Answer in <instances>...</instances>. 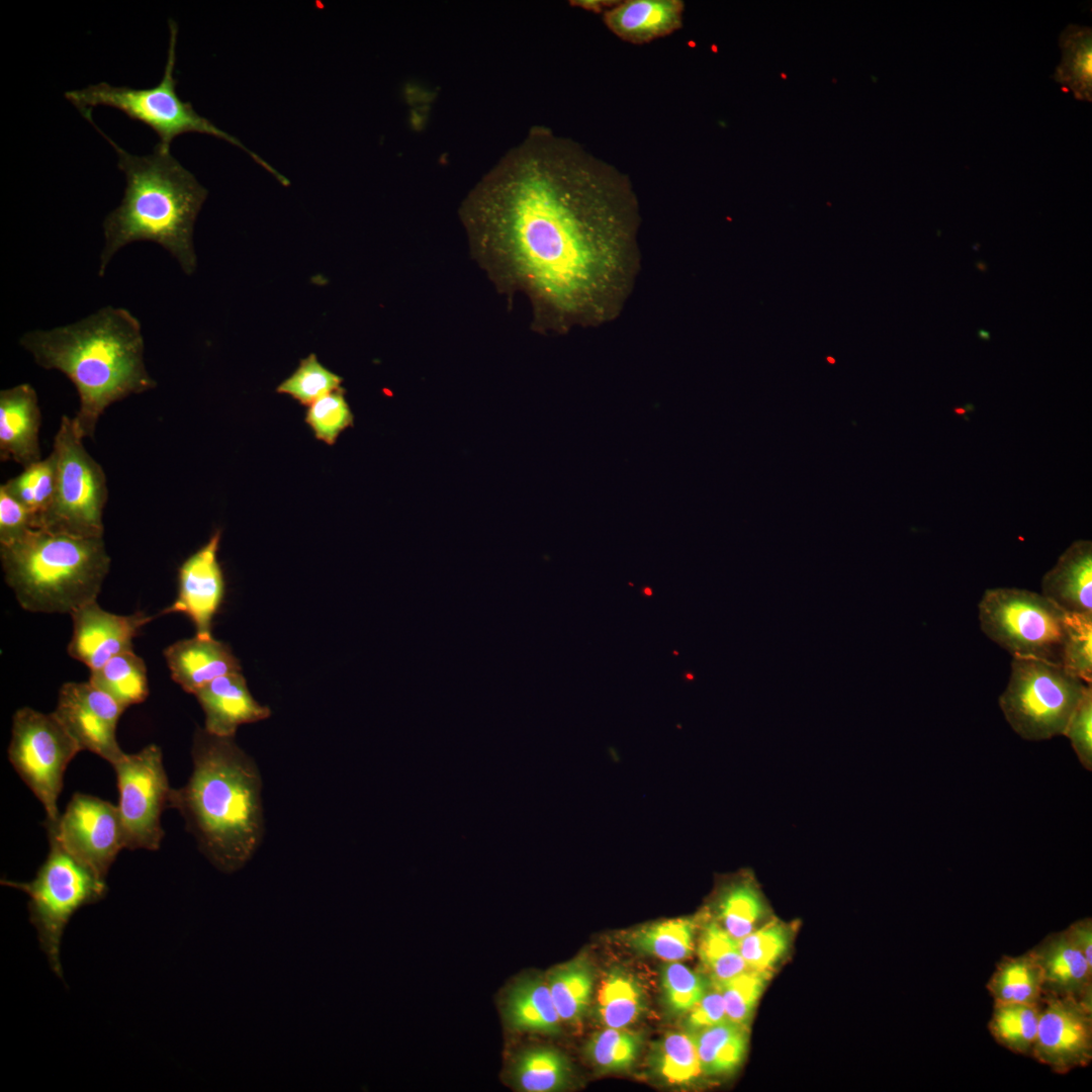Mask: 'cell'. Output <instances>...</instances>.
Masks as SVG:
<instances>
[{"instance_id":"obj_1","label":"cell","mask_w":1092,"mask_h":1092,"mask_svg":"<svg viewBox=\"0 0 1092 1092\" xmlns=\"http://www.w3.org/2000/svg\"><path fill=\"white\" fill-rule=\"evenodd\" d=\"M460 218L495 285L529 299L534 330L605 325L633 290L640 211L629 177L547 127H532L483 176Z\"/></svg>"},{"instance_id":"obj_2","label":"cell","mask_w":1092,"mask_h":1092,"mask_svg":"<svg viewBox=\"0 0 1092 1092\" xmlns=\"http://www.w3.org/2000/svg\"><path fill=\"white\" fill-rule=\"evenodd\" d=\"M188 782L173 789L169 808L183 817L200 851L220 872L242 869L263 839L262 778L234 737L195 730Z\"/></svg>"},{"instance_id":"obj_3","label":"cell","mask_w":1092,"mask_h":1092,"mask_svg":"<svg viewBox=\"0 0 1092 1092\" xmlns=\"http://www.w3.org/2000/svg\"><path fill=\"white\" fill-rule=\"evenodd\" d=\"M19 344L38 366L75 385L80 404L73 420L83 439L94 437L110 404L157 385L145 365L141 324L123 307L106 305L67 326L26 332Z\"/></svg>"},{"instance_id":"obj_4","label":"cell","mask_w":1092,"mask_h":1092,"mask_svg":"<svg viewBox=\"0 0 1092 1092\" xmlns=\"http://www.w3.org/2000/svg\"><path fill=\"white\" fill-rule=\"evenodd\" d=\"M94 126L115 149L117 166L126 182L120 204L103 221L99 276L104 275L121 248L138 241L160 245L178 261L184 273L191 275L197 264L194 223L207 190L171 155L170 149L157 144L151 155L134 156Z\"/></svg>"},{"instance_id":"obj_5","label":"cell","mask_w":1092,"mask_h":1092,"mask_svg":"<svg viewBox=\"0 0 1092 1092\" xmlns=\"http://www.w3.org/2000/svg\"><path fill=\"white\" fill-rule=\"evenodd\" d=\"M6 583L17 602L34 613L71 614L96 601L110 568L103 538L31 529L0 545Z\"/></svg>"},{"instance_id":"obj_6","label":"cell","mask_w":1092,"mask_h":1092,"mask_svg":"<svg viewBox=\"0 0 1092 1092\" xmlns=\"http://www.w3.org/2000/svg\"><path fill=\"white\" fill-rule=\"evenodd\" d=\"M169 27L167 63L162 80L154 87L135 89L126 86L116 87L101 82L80 90L68 91L65 97L89 121L92 120V109L98 105L122 111L130 119L152 128L159 136L158 145L165 149H170V144L175 138L187 132H200L224 140L248 153L254 161L286 185L288 180L263 158L249 150L237 138L199 115L190 102L179 98L176 92L177 80L174 76L178 26L174 20L170 19Z\"/></svg>"},{"instance_id":"obj_7","label":"cell","mask_w":1092,"mask_h":1092,"mask_svg":"<svg viewBox=\"0 0 1092 1092\" xmlns=\"http://www.w3.org/2000/svg\"><path fill=\"white\" fill-rule=\"evenodd\" d=\"M50 851L35 877L28 882L2 880L1 884L28 896L29 921L52 971L63 978L60 959L65 928L82 907L106 894L105 879L70 853L51 833Z\"/></svg>"},{"instance_id":"obj_8","label":"cell","mask_w":1092,"mask_h":1092,"mask_svg":"<svg viewBox=\"0 0 1092 1092\" xmlns=\"http://www.w3.org/2000/svg\"><path fill=\"white\" fill-rule=\"evenodd\" d=\"M56 485L36 529L84 538H102L108 496L102 466L90 456L73 418L63 416L54 438Z\"/></svg>"},{"instance_id":"obj_9","label":"cell","mask_w":1092,"mask_h":1092,"mask_svg":"<svg viewBox=\"0 0 1092 1092\" xmlns=\"http://www.w3.org/2000/svg\"><path fill=\"white\" fill-rule=\"evenodd\" d=\"M1088 686L1062 664L1015 656L999 706L1021 738L1046 740L1064 734Z\"/></svg>"},{"instance_id":"obj_10","label":"cell","mask_w":1092,"mask_h":1092,"mask_svg":"<svg viewBox=\"0 0 1092 1092\" xmlns=\"http://www.w3.org/2000/svg\"><path fill=\"white\" fill-rule=\"evenodd\" d=\"M978 607L982 631L1012 657L1062 664L1066 613L1041 594L1014 587L990 588Z\"/></svg>"},{"instance_id":"obj_11","label":"cell","mask_w":1092,"mask_h":1092,"mask_svg":"<svg viewBox=\"0 0 1092 1092\" xmlns=\"http://www.w3.org/2000/svg\"><path fill=\"white\" fill-rule=\"evenodd\" d=\"M82 751L54 712L46 714L29 707L12 717L8 747L10 763L39 800L46 822H58V798L70 761Z\"/></svg>"},{"instance_id":"obj_12","label":"cell","mask_w":1092,"mask_h":1092,"mask_svg":"<svg viewBox=\"0 0 1092 1092\" xmlns=\"http://www.w3.org/2000/svg\"><path fill=\"white\" fill-rule=\"evenodd\" d=\"M113 767L126 848L159 849L165 835L161 814L169 807L172 791L161 748L149 744L139 752L125 753Z\"/></svg>"},{"instance_id":"obj_13","label":"cell","mask_w":1092,"mask_h":1092,"mask_svg":"<svg viewBox=\"0 0 1092 1092\" xmlns=\"http://www.w3.org/2000/svg\"><path fill=\"white\" fill-rule=\"evenodd\" d=\"M48 833L57 837L75 857L105 879L121 849L125 833L117 805L100 798L75 793L58 822H44Z\"/></svg>"},{"instance_id":"obj_14","label":"cell","mask_w":1092,"mask_h":1092,"mask_svg":"<svg viewBox=\"0 0 1092 1092\" xmlns=\"http://www.w3.org/2000/svg\"><path fill=\"white\" fill-rule=\"evenodd\" d=\"M1030 1057L1066 1074L1092 1060V1008L1078 998L1043 993Z\"/></svg>"},{"instance_id":"obj_15","label":"cell","mask_w":1092,"mask_h":1092,"mask_svg":"<svg viewBox=\"0 0 1092 1092\" xmlns=\"http://www.w3.org/2000/svg\"><path fill=\"white\" fill-rule=\"evenodd\" d=\"M124 709L89 680L64 684L54 714L78 743L110 764L125 753L116 739V728Z\"/></svg>"},{"instance_id":"obj_16","label":"cell","mask_w":1092,"mask_h":1092,"mask_svg":"<svg viewBox=\"0 0 1092 1092\" xmlns=\"http://www.w3.org/2000/svg\"><path fill=\"white\" fill-rule=\"evenodd\" d=\"M220 530L213 532L207 543L191 554L178 570V594L162 615L182 613L193 623L196 636L212 637L213 618L225 595V580L217 551Z\"/></svg>"},{"instance_id":"obj_17","label":"cell","mask_w":1092,"mask_h":1092,"mask_svg":"<svg viewBox=\"0 0 1092 1092\" xmlns=\"http://www.w3.org/2000/svg\"><path fill=\"white\" fill-rule=\"evenodd\" d=\"M70 615L73 635L68 653L90 670L101 667L115 655L132 650L133 638L154 619L143 612L126 616L112 614L101 609L96 601Z\"/></svg>"},{"instance_id":"obj_18","label":"cell","mask_w":1092,"mask_h":1092,"mask_svg":"<svg viewBox=\"0 0 1092 1092\" xmlns=\"http://www.w3.org/2000/svg\"><path fill=\"white\" fill-rule=\"evenodd\" d=\"M40 410L36 391L21 383L0 391V458L23 468L41 460Z\"/></svg>"},{"instance_id":"obj_19","label":"cell","mask_w":1092,"mask_h":1092,"mask_svg":"<svg viewBox=\"0 0 1092 1092\" xmlns=\"http://www.w3.org/2000/svg\"><path fill=\"white\" fill-rule=\"evenodd\" d=\"M194 696L205 715L204 729L211 734L235 737L239 726L265 720L271 715L250 693L241 672L219 676Z\"/></svg>"},{"instance_id":"obj_20","label":"cell","mask_w":1092,"mask_h":1092,"mask_svg":"<svg viewBox=\"0 0 1092 1092\" xmlns=\"http://www.w3.org/2000/svg\"><path fill=\"white\" fill-rule=\"evenodd\" d=\"M164 656L172 679L193 695L219 676L242 671L230 645L212 637L195 635L176 641L164 650Z\"/></svg>"},{"instance_id":"obj_21","label":"cell","mask_w":1092,"mask_h":1092,"mask_svg":"<svg viewBox=\"0 0 1092 1092\" xmlns=\"http://www.w3.org/2000/svg\"><path fill=\"white\" fill-rule=\"evenodd\" d=\"M684 11L680 0H625L604 12L603 19L622 40L643 44L678 30Z\"/></svg>"},{"instance_id":"obj_22","label":"cell","mask_w":1092,"mask_h":1092,"mask_svg":"<svg viewBox=\"0 0 1092 1092\" xmlns=\"http://www.w3.org/2000/svg\"><path fill=\"white\" fill-rule=\"evenodd\" d=\"M1043 977V993L1092 1002V966L1065 930L1046 935L1031 948Z\"/></svg>"},{"instance_id":"obj_23","label":"cell","mask_w":1092,"mask_h":1092,"mask_svg":"<svg viewBox=\"0 0 1092 1092\" xmlns=\"http://www.w3.org/2000/svg\"><path fill=\"white\" fill-rule=\"evenodd\" d=\"M1041 595L1065 613L1092 615V543L1077 540L1041 579Z\"/></svg>"},{"instance_id":"obj_24","label":"cell","mask_w":1092,"mask_h":1092,"mask_svg":"<svg viewBox=\"0 0 1092 1092\" xmlns=\"http://www.w3.org/2000/svg\"><path fill=\"white\" fill-rule=\"evenodd\" d=\"M504 1017L517 1031L558 1034L561 1019L546 980L525 977L514 983L504 1001Z\"/></svg>"},{"instance_id":"obj_25","label":"cell","mask_w":1092,"mask_h":1092,"mask_svg":"<svg viewBox=\"0 0 1092 1092\" xmlns=\"http://www.w3.org/2000/svg\"><path fill=\"white\" fill-rule=\"evenodd\" d=\"M717 921L739 941L769 917L768 905L752 878L728 884L717 899Z\"/></svg>"},{"instance_id":"obj_26","label":"cell","mask_w":1092,"mask_h":1092,"mask_svg":"<svg viewBox=\"0 0 1092 1092\" xmlns=\"http://www.w3.org/2000/svg\"><path fill=\"white\" fill-rule=\"evenodd\" d=\"M511 1080L526 1092H553L567 1087L571 1078L568 1059L551 1046H532L520 1052L512 1062Z\"/></svg>"},{"instance_id":"obj_27","label":"cell","mask_w":1092,"mask_h":1092,"mask_svg":"<svg viewBox=\"0 0 1092 1092\" xmlns=\"http://www.w3.org/2000/svg\"><path fill=\"white\" fill-rule=\"evenodd\" d=\"M994 1002L1038 1005L1043 995V977L1031 949L1016 957H1003L987 983Z\"/></svg>"},{"instance_id":"obj_28","label":"cell","mask_w":1092,"mask_h":1092,"mask_svg":"<svg viewBox=\"0 0 1092 1092\" xmlns=\"http://www.w3.org/2000/svg\"><path fill=\"white\" fill-rule=\"evenodd\" d=\"M89 681L124 710L143 703L149 696L147 667L133 650L115 655L101 667L91 670Z\"/></svg>"},{"instance_id":"obj_29","label":"cell","mask_w":1092,"mask_h":1092,"mask_svg":"<svg viewBox=\"0 0 1092 1092\" xmlns=\"http://www.w3.org/2000/svg\"><path fill=\"white\" fill-rule=\"evenodd\" d=\"M694 1033L703 1073L727 1074L742 1063L747 1050L745 1025L727 1019Z\"/></svg>"},{"instance_id":"obj_30","label":"cell","mask_w":1092,"mask_h":1092,"mask_svg":"<svg viewBox=\"0 0 1092 1092\" xmlns=\"http://www.w3.org/2000/svg\"><path fill=\"white\" fill-rule=\"evenodd\" d=\"M547 985L555 1008L562 1022L574 1023L588 1008L594 974L584 959H575L560 965L547 975Z\"/></svg>"},{"instance_id":"obj_31","label":"cell","mask_w":1092,"mask_h":1092,"mask_svg":"<svg viewBox=\"0 0 1092 1092\" xmlns=\"http://www.w3.org/2000/svg\"><path fill=\"white\" fill-rule=\"evenodd\" d=\"M644 1006L643 992L631 975L615 970L603 980L597 1010L607 1027L625 1028L639 1017Z\"/></svg>"},{"instance_id":"obj_32","label":"cell","mask_w":1092,"mask_h":1092,"mask_svg":"<svg viewBox=\"0 0 1092 1092\" xmlns=\"http://www.w3.org/2000/svg\"><path fill=\"white\" fill-rule=\"evenodd\" d=\"M1040 1006L994 1002L988 1027L993 1038L1014 1054L1030 1056L1037 1033Z\"/></svg>"},{"instance_id":"obj_33","label":"cell","mask_w":1092,"mask_h":1092,"mask_svg":"<svg viewBox=\"0 0 1092 1092\" xmlns=\"http://www.w3.org/2000/svg\"><path fill=\"white\" fill-rule=\"evenodd\" d=\"M652 1064L655 1072L670 1084H687L702 1073L695 1033L670 1032L654 1048Z\"/></svg>"},{"instance_id":"obj_34","label":"cell","mask_w":1092,"mask_h":1092,"mask_svg":"<svg viewBox=\"0 0 1092 1092\" xmlns=\"http://www.w3.org/2000/svg\"><path fill=\"white\" fill-rule=\"evenodd\" d=\"M5 490L23 505L33 517V529L49 508L56 485V458L50 455L25 468L15 477L1 484Z\"/></svg>"},{"instance_id":"obj_35","label":"cell","mask_w":1092,"mask_h":1092,"mask_svg":"<svg viewBox=\"0 0 1092 1092\" xmlns=\"http://www.w3.org/2000/svg\"><path fill=\"white\" fill-rule=\"evenodd\" d=\"M695 928L691 919H669L640 929L634 933L632 942L639 950L676 962L692 954Z\"/></svg>"},{"instance_id":"obj_36","label":"cell","mask_w":1092,"mask_h":1092,"mask_svg":"<svg viewBox=\"0 0 1092 1092\" xmlns=\"http://www.w3.org/2000/svg\"><path fill=\"white\" fill-rule=\"evenodd\" d=\"M699 954L715 984H721L749 970L740 953L738 941L717 921H711L705 926L700 939Z\"/></svg>"},{"instance_id":"obj_37","label":"cell","mask_w":1092,"mask_h":1092,"mask_svg":"<svg viewBox=\"0 0 1092 1092\" xmlns=\"http://www.w3.org/2000/svg\"><path fill=\"white\" fill-rule=\"evenodd\" d=\"M1063 62L1057 79L1069 86L1079 98L1091 93L1090 29L1072 26L1062 35Z\"/></svg>"},{"instance_id":"obj_38","label":"cell","mask_w":1092,"mask_h":1092,"mask_svg":"<svg viewBox=\"0 0 1092 1092\" xmlns=\"http://www.w3.org/2000/svg\"><path fill=\"white\" fill-rule=\"evenodd\" d=\"M791 930L783 921L771 918L738 941L740 953L752 970L769 971L787 953Z\"/></svg>"},{"instance_id":"obj_39","label":"cell","mask_w":1092,"mask_h":1092,"mask_svg":"<svg viewBox=\"0 0 1092 1092\" xmlns=\"http://www.w3.org/2000/svg\"><path fill=\"white\" fill-rule=\"evenodd\" d=\"M343 378L325 367L314 353L300 360L295 371L276 388L302 405H310L324 395L342 387Z\"/></svg>"},{"instance_id":"obj_40","label":"cell","mask_w":1092,"mask_h":1092,"mask_svg":"<svg viewBox=\"0 0 1092 1092\" xmlns=\"http://www.w3.org/2000/svg\"><path fill=\"white\" fill-rule=\"evenodd\" d=\"M641 1036L624 1028L607 1027L596 1034L586 1045L593 1064L604 1071L630 1068L641 1048Z\"/></svg>"},{"instance_id":"obj_41","label":"cell","mask_w":1092,"mask_h":1092,"mask_svg":"<svg viewBox=\"0 0 1092 1092\" xmlns=\"http://www.w3.org/2000/svg\"><path fill=\"white\" fill-rule=\"evenodd\" d=\"M768 977L769 971L749 969L721 984H716L721 991L728 1020L746 1025Z\"/></svg>"},{"instance_id":"obj_42","label":"cell","mask_w":1092,"mask_h":1092,"mask_svg":"<svg viewBox=\"0 0 1092 1092\" xmlns=\"http://www.w3.org/2000/svg\"><path fill=\"white\" fill-rule=\"evenodd\" d=\"M1062 665L1085 684L1092 681V615L1066 613Z\"/></svg>"},{"instance_id":"obj_43","label":"cell","mask_w":1092,"mask_h":1092,"mask_svg":"<svg viewBox=\"0 0 1092 1092\" xmlns=\"http://www.w3.org/2000/svg\"><path fill=\"white\" fill-rule=\"evenodd\" d=\"M340 387L308 405L305 423L317 440L333 445L339 435L353 426L354 416Z\"/></svg>"},{"instance_id":"obj_44","label":"cell","mask_w":1092,"mask_h":1092,"mask_svg":"<svg viewBox=\"0 0 1092 1092\" xmlns=\"http://www.w3.org/2000/svg\"><path fill=\"white\" fill-rule=\"evenodd\" d=\"M661 984L666 1005L676 1013L688 1012L710 988L705 978L676 962L665 966Z\"/></svg>"},{"instance_id":"obj_45","label":"cell","mask_w":1092,"mask_h":1092,"mask_svg":"<svg viewBox=\"0 0 1092 1092\" xmlns=\"http://www.w3.org/2000/svg\"><path fill=\"white\" fill-rule=\"evenodd\" d=\"M1080 761L1092 770V688L1089 685L1064 731Z\"/></svg>"},{"instance_id":"obj_46","label":"cell","mask_w":1092,"mask_h":1092,"mask_svg":"<svg viewBox=\"0 0 1092 1092\" xmlns=\"http://www.w3.org/2000/svg\"><path fill=\"white\" fill-rule=\"evenodd\" d=\"M31 529V513L0 485V545L14 543Z\"/></svg>"},{"instance_id":"obj_47","label":"cell","mask_w":1092,"mask_h":1092,"mask_svg":"<svg viewBox=\"0 0 1092 1092\" xmlns=\"http://www.w3.org/2000/svg\"><path fill=\"white\" fill-rule=\"evenodd\" d=\"M686 1013L685 1023L691 1032H697L727 1020L724 1000L719 987L714 984L713 989L709 988L705 995Z\"/></svg>"},{"instance_id":"obj_48","label":"cell","mask_w":1092,"mask_h":1092,"mask_svg":"<svg viewBox=\"0 0 1092 1092\" xmlns=\"http://www.w3.org/2000/svg\"><path fill=\"white\" fill-rule=\"evenodd\" d=\"M1073 944L1082 952L1087 963L1092 966V919L1085 917L1073 922L1065 929Z\"/></svg>"},{"instance_id":"obj_49","label":"cell","mask_w":1092,"mask_h":1092,"mask_svg":"<svg viewBox=\"0 0 1092 1092\" xmlns=\"http://www.w3.org/2000/svg\"><path fill=\"white\" fill-rule=\"evenodd\" d=\"M618 1L609 0H578L573 1L574 6H578L587 11L594 12H606L612 8Z\"/></svg>"},{"instance_id":"obj_50","label":"cell","mask_w":1092,"mask_h":1092,"mask_svg":"<svg viewBox=\"0 0 1092 1092\" xmlns=\"http://www.w3.org/2000/svg\"><path fill=\"white\" fill-rule=\"evenodd\" d=\"M977 334H978V337H979V338H980L981 340H983V341H990V339H991V335H990V333H989V332H987V331H986V330H984V329H979V330L977 331Z\"/></svg>"},{"instance_id":"obj_51","label":"cell","mask_w":1092,"mask_h":1092,"mask_svg":"<svg viewBox=\"0 0 1092 1092\" xmlns=\"http://www.w3.org/2000/svg\"><path fill=\"white\" fill-rule=\"evenodd\" d=\"M976 265H977V267H978V268H979V269H980L981 271H983V272H985V271H986V264H985V263H983L982 261H979V262H977V264H976Z\"/></svg>"}]
</instances>
